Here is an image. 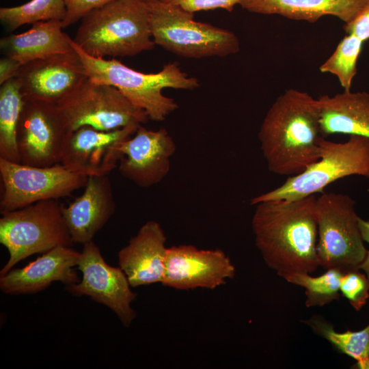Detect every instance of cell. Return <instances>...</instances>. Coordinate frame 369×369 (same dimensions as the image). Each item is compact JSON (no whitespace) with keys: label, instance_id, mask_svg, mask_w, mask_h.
<instances>
[{"label":"cell","instance_id":"1","mask_svg":"<svg viewBox=\"0 0 369 369\" xmlns=\"http://www.w3.org/2000/svg\"><path fill=\"white\" fill-rule=\"evenodd\" d=\"M316 197L254 205L251 227L256 245L267 266L283 278L312 273L319 266Z\"/></svg>","mask_w":369,"mask_h":369},{"label":"cell","instance_id":"2","mask_svg":"<svg viewBox=\"0 0 369 369\" xmlns=\"http://www.w3.org/2000/svg\"><path fill=\"white\" fill-rule=\"evenodd\" d=\"M321 137L318 99L296 89L286 90L277 98L258 132L269 170L288 177L319 159Z\"/></svg>","mask_w":369,"mask_h":369},{"label":"cell","instance_id":"3","mask_svg":"<svg viewBox=\"0 0 369 369\" xmlns=\"http://www.w3.org/2000/svg\"><path fill=\"white\" fill-rule=\"evenodd\" d=\"M73 42L96 57H133L154 47L144 0H115L81 20Z\"/></svg>","mask_w":369,"mask_h":369},{"label":"cell","instance_id":"4","mask_svg":"<svg viewBox=\"0 0 369 369\" xmlns=\"http://www.w3.org/2000/svg\"><path fill=\"white\" fill-rule=\"evenodd\" d=\"M70 44L90 81L116 87L134 105L144 110L153 121L164 120L178 107L173 98L162 93L163 89L193 90L200 85L196 78L182 71L177 62L166 64L156 73H144L115 58L106 59L90 56L72 38Z\"/></svg>","mask_w":369,"mask_h":369},{"label":"cell","instance_id":"5","mask_svg":"<svg viewBox=\"0 0 369 369\" xmlns=\"http://www.w3.org/2000/svg\"><path fill=\"white\" fill-rule=\"evenodd\" d=\"M150 12L152 40L165 50L186 58L223 57L240 50L232 31L196 21L194 14L161 0H144Z\"/></svg>","mask_w":369,"mask_h":369},{"label":"cell","instance_id":"6","mask_svg":"<svg viewBox=\"0 0 369 369\" xmlns=\"http://www.w3.org/2000/svg\"><path fill=\"white\" fill-rule=\"evenodd\" d=\"M319 159L301 173L289 176L279 187L253 197L250 204L268 200H295L323 192L342 178L357 175L369 178V137L351 135L344 142L321 137Z\"/></svg>","mask_w":369,"mask_h":369},{"label":"cell","instance_id":"7","mask_svg":"<svg viewBox=\"0 0 369 369\" xmlns=\"http://www.w3.org/2000/svg\"><path fill=\"white\" fill-rule=\"evenodd\" d=\"M1 214L0 243L7 249L9 259L0 276L33 254L73 243L57 200L40 201Z\"/></svg>","mask_w":369,"mask_h":369},{"label":"cell","instance_id":"8","mask_svg":"<svg viewBox=\"0 0 369 369\" xmlns=\"http://www.w3.org/2000/svg\"><path fill=\"white\" fill-rule=\"evenodd\" d=\"M356 202L348 195L321 193L316 197L319 266L344 272L359 269L368 250L364 244Z\"/></svg>","mask_w":369,"mask_h":369},{"label":"cell","instance_id":"9","mask_svg":"<svg viewBox=\"0 0 369 369\" xmlns=\"http://www.w3.org/2000/svg\"><path fill=\"white\" fill-rule=\"evenodd\" d=\"M69 131L90 126L102 131L139 126L146 112L134 105L116 87L88 78L57 105Z\"/></svg>","mask_w":369,"mask_h":369},{"label":"cell","instance_id":"10","mask_svg":"<svg viewBox=\"0 0 369 369\" xmlns=\"http://www.w3.org/2000/svg\"><path fill=\"white\" fill-rule=\"evenodd\" d=\"M2 193L0 212L16 210L33 203L67 197L84 187L88 177L61 163L36 167L0 158Z\"/></svg>","mask_w":369,"mask_h":369},{"label":"cell","instance_id":"11","mask_svg":"<svg viewBox=\"0 0 369 369\" xmlns=\"http://www.w3.org/2000/svg\"><path fill=\"white\" fill-rule=\"evenodd\" d=\"M77 266L82 279L77 284L65 286V289L74 296H88L106 305L125 327H129L137 315L131 307L137 294L131 290L122 269L109 265L93 241L83 244Z\"/></svg>","mask_w":369,"mask_h":369},{"label":"cell","instance_id":"12","mask_svg":"<svg viewBox=\"0 0 369 369\" xmlns=\"http://www.w3.org/2000/svg\"><path fill=\"white\" fill-rule=\"evenodd\" d=\"M69 132L56 105L25 99L16 128L20 163L36 167L60 163Z\"/></svg>","mask_w":369,"mask_h":369},{"label":"cell","instance_id":"13","mask_svg":"<svg viewBox=\"0 0 369 369\" xmlns=\"http://www.w3.org/2000/svg\"><path fill=\"white\" fill-rule=\"evenodd\" d=\"M138 127L102 131L83 126L70 131L63 146L60 163L87 177L108 175L118 166L121 143L131 137Z\"/></svg>","mask_w":369,"mask_h":369},{"label":"cell","instance_id":"14","mask_svg":"<svg viewBox=\"0 0 369 369\" xmlns=\"http://www.w3.org/2000/svg\"><path fill=\"white\" fill-rule=\"evenodd\" d=\"M235 275L230 258L221 249L182 245L167 248L162 285L177 290H213Z\"/></svg>","mask_w":369,"mask_h":369},{"label":"cell","instance_id":"15","mask_svg":"<svg viewBox=\"0 0 369 369\" xmlns=\"http://www.w3.org/2000/svg\"><path fill=\"white\" fill-rule=\"evenodd\" d=\"M176 144L163 128L150 130L140 125L120 146L118 169L126 179L146 188L159 183L169 173Z\"/></svg>","mask_w":369,"mask_h":369},{"label":"cell","instance_id":"16","mask_svg":"<svg viewBox=\"0 0 369 369\" xmlns=\"http://www.w3.org/2000/svg\"><path fill=\"white\" fill-rule=\"evenodd\" d=\"M15 77L20 83L25 100L54 105L87 78L81 59L74 50L24 64Z\"/></svg>","mask_w":369,"mask_h":369},{"label":"cell","instance_id":"17","mask_svg":"<svg viewBox=\"0 0 369 369\" xmlns=\"http://www.w3.org/2000/svg\"><path fill=\"white\" fill-rule=\"evenodd\" d=\"M81 252L70 246H57L20 269H12L0 276V289L8 295L34 294L54 282L65 286L80 282L74 269Z\"/></svg>","mask_w":369,"mask_h":369},{"label":"cell","instance_id":"18","mask_svg":"<svg viewBox=\"0 0 369 369\" xmlns=\"http://www.w3.org/2000/svg\"><path fill=\"white\" fill-rule=\"evenodd\" d=\"M161 225L148 221L118 254L119 266L131 287L162 283L165 271L167 248Z\"/></svg>","mask_w":369,"mask_h":369},{"label":"cell","instance_id":"19","mask_svg":"<svg viewBox=\"0 0 369 369\" xmlns=\"http://www.w3.org/2000/svg\"><path fill=\"white\" fill-rule=\"evenodd\" d=\"M115 210V203L108 175L89 176L83 193L68 206H62L72 242L83 245L92 241Z\"/></svg>","mask_w":369,"mask_h":369},{"label":"cell","instance_id":"20","mask_svg":"<svg viewBox=\"0 0 369 369\" xmlns=\"http://www.w3.org/2000/svg\"><path fill=\"white\" fill-rule=\"evenodd\" d=\"M369 0H241L238 5L253 13L277 14L289 19L317 21L333 16L344 23L351 21Z\"/></svg>","mask_w":369,"mask_h":369},{"label":"cell","instance_id":"21","mask_svg":"<svg viewBox=\"0 0 369 369\" xmlns=\"http://www.w3.org/2000/svg\"><path fill=\"white\" fill-rule=\"evenodd\" d=\"M317 99L323 137L338 133L369 137V92L344 91Z\"/></svg>","mask_w":369,"mask_h":369},{"label":"cell","instance_id":"22","mask_svg":"<svg viewBox=\"0 0 369 369\" xmlns=\"http://www.w3.org/2000/svg\"><path fill=\"white\" fill-rule=\"evenodd\" d=\"M63 29L62 20L38 22L25 32L1 38L0 49L5 56L22 65L53 55L68 53L74 49L70 44L71 38Z\"/></svg>","mask_w":369,"mask_h":369},{"label":"cell","instance_id":"23","mask_svg":"<svg viewBox=\"0 0 369 369\" xmlns=\"http://www.w3.org/2000/svg\"><path fill=\"white\" fill-rule=\"evenodd\" d=\"M25 103L18 79L14 77L0 87V158L20 163L16 128Z\"/></svg>","mask_w":369,"mask_h":369},{"label":"cell","instance_id":"24","mask_svg":"<svg viewBox=\"0 0 369 369\" xmlns=\"http://www.w3.org/2000/svg\"><path fill=\"white\" fill-rule=\"evenodd\" d=\"M66 13L65 0H31L18 6L1 8L0 21L8 31H13L27 24L62 21Z\"/></svg>","mask_w":369,"mask_h":369},{"label":"cell","instance_id":"25","mask_svg":"<svg viewBox=\"0 0 369 369\" xmlns=\"http://www.w3.org/2000/svg\"><path fill=\"white\" fill-rule=\"evenodd\" d=\"M305 323L329 341L338 352L355 359L356 363L369 358V324L359 331L338 332L331 323L317 316L305 320Z\"/></svg>","mask_w":369,"mask_h":369},{"label":"cell","instance_id":"26","mask_svg":"<svg viewBox=\"0 0 369 369\" xmlns=\"http://www.w3.org/2000/svg\"><path fill=\"white\" fill-rule=\"evenodd\" d=\"M343 273L341 269L332 268L318 277H313L310 273H293L284 279L305 289V305L310 308L323 306L339 299Z\"/></svg>","mask_w":369,"mask_h":369},{"label":"cell","instance_id":"27","mask_svg":"<svg viewBox=\"0 0 369 369\" xmlns=\"http://www.w3.org/2000/svg\"><path fill=\"white\" fill-rule=\"evenodd\" d=\"M363 42L356 36L346 34L319 68L323 73L335 75L344 91L351 90L353 80L357 74V64Z\"/></svg>","mask_w":369,"mask_h":369},{"label":"cell","instance_id":"28","mask_svg":"<svg viewBox=\"0 0 369 369\" xmlns=\"http://www.w3.org/2000/svg\"><path fill=\"white\" fill-rule=\"evenodd\" d=\"M369 281L366 274L359 269L343 273L340 284V292L348 299L354 309L359 311L366 303L369 297Z\"/></svg>","mask_w":369,"mask_h":369},{"label":"cell","instance_id":"29","mask_svg":"<svg viewBox=\"0 0 369 369\" xmlns=\"http://www.w3.org/2000/svg\"><path fill=\"white\" fill-rule=\"evenodd\" d=\"M182 8V10L195 13L199 11L223 9L231 12L241 0H161Z\"/></svg>","mask_w":369,"mask_h":369},{"label":"cell","instance_id":"30","mask_svg":"<svg viewBox=\"0 0 369 369\" xmlns=\"http://www.w3.org/2000/svg\"><path fill=\"white\" fill-rule=\"evenodd\" d=\"M113 1L115 0H65L67 13L62 20L63 28L81 20L91 10Z\"/></svg>","mask_w":369,"mask_h":369},{"label":"cell","instance_id":"31","mask_svg":"<svg viewBox=\"0 0 369 369\" xmlns=\"http://www.w3.org/2000/svg\"><path fill=\"white\" fill-rule=\"evenodd\" d=\"M346 34H351L362 42L369 40V2L351 21L344 23Z\"/></svg>","mask_w":369,"mask_h":369},{"label":"cell","instance_id":"32","mask_svg":"<svg viewBox=\"0 0 369 369\" xmlns=\"http://www.w3.org/2000/svg\"><path fill=\"white\" fill-rule=\"evenodd\" d=\"M22 64L17 60L3 56L0 59V85L14 78Z\"/></svg>","mask_w":369,"mask_h":369},{"label":"cell","instance_id":"33","mask_svg":"<svg viewBox=\"0 0 369 369\" xmlns=\"http://www.w3.org/2000/svg\"><path fill=\"white\" fill-rule=\"evenodd\" d=\"M359 223L364 241L369 244V221L359 217ZM359 269L364 271L369 281V250L367 251L364 260L359 266Z\"/></svg>","mask_w":369,"mask_h":369},{"label":"cell","instance_id":"34","mask_svg":"<svg viewBox=\"0 0 369 369\" xmlns=\"http://www.w3.org/2000/svg\"><path fill=\"white\" fill-rule=\"evenodd\" d=\"M354 366L356 368L369 369V358L360 363H356Z\"/></svg>","mask_w":369,"mask_h":369}]
</instances>
